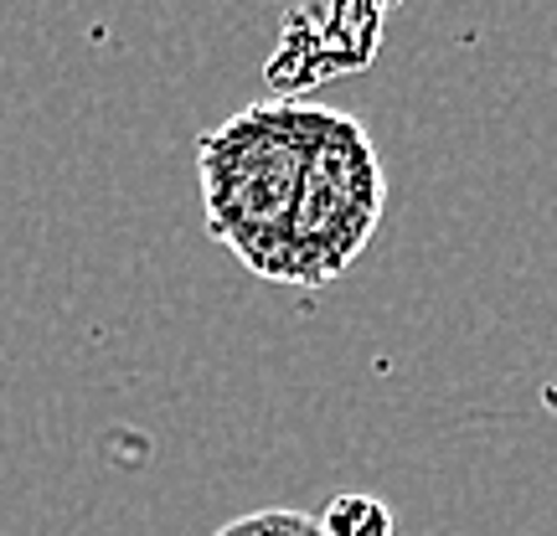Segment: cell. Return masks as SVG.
Here are the masks:
<instances>
[{
  "label": "cell",
  "mask_w": 557,
  "mask_h": 536,
  "mask_svg": "<svg viewBox=\"0 0 557 536\" xmlns=\"http://www.w3.org/2000/svg\"><path fill=\"white\" fill-rule=\"evenodd\" d=\"M315 103H248L197 139L201 217L218 248L248 274L278 284L284 233L305 176Z\"/></svg>",
  "instance_id": "cell-1"
},
{
  "label": "cell",
  "mask_w": 557,
  "mask_h": 536,
  "mask_svg": "<svg viewBox=\"0 0 557 536\" xmlns=\"http://www.w3.org/2000/svg\"><path fill=\"white\" fill-rule=\"evenodd\" d=\"M387 212V171H382L372 129L346 109H320L305 150V176L284 233V289H325L336 284L361 248L372 242Z\"/></svg>",
  "instance_id": "cell-2"
},
{
  "label": "cell",
  "mask_w": 557,
  "mask_h": 536,
  "mask_svg": "<svg viewBox=\"0 0 557 536\" xmlns=\"http://www.w3.org/2000/svg\"><path fill=\"white\" fill-rule=\"evenodd\" d=\"M387 5H295L284 16L274 58L263 62V83L274 103H299L320 83L372 67L382 47Z\"/></svg>",
  "instance_id": "cell-3"
},
{
  "label": "cell",
  "mask_w": 557,
  "mask_h": 536,
  "mask_svg": "<svg viewBox=\"0 0 557 536\" xmlns=\"http://www.w3.org/2000/svg\"><path fill=\"white\" fill-rule=\"evenodd\" d=\"M315 521H320V536H398L393 511H387L377 496H367V490H341V496H331Z\"/></svg>",
  "instance_id": "cell-4"
},
{
  "label": "cell",
  "mask_w": 557,
  "mask_h": 536,
  "mask_svg": "<svg viewBox=\"0 0 557 536\" xmlns=\"http://www.w3.org/2000/svg\"><path fill=\"white\" fill-rule=\"evenodd\" d=\"M212 536H320V521L310 511H295V506H269V511L227 521Z\"/></svg>",
  "instance_id": "cell-5"
}]
</instances>
